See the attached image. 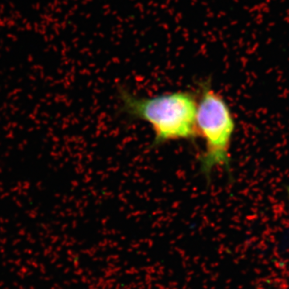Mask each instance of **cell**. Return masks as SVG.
Wrapping results in <instances>:
<instances>
[{
    "mask_svg": "<svg viewBox=\"0 0 289 289\" xmlns=\"http://www.w3.org/2000/svg\"><path fill=\"white\" fill-rule=\"evenodd\" d=\"M118 98L125 114L150 124L154 134V147L170 141L194 142L198 137L197 91L178 90L144 97L121 88Z\"/></svg>",
    "mask_w": 289,
    "mask_h": 289,
    "instance_id": "obj_1",
    "label": "cell"
},
{
    "mask_svg": "<svg viewBox=\"0 0 289 289\" xmlns=\"http://www.w3.org/2000/svg\"><path fill=\"white\" fill-rule=\"evenodd\" d=\"M196 128L198 137L205 142L199 156L201 174L210 179L218 168L230 169V148L236 121L228 104L212 86L211 79L198 85Z\"/></svg>",
    "mask_w": 289,
    "mask_h": 289,
    "instance_id": "obj_2",
    "label": "cell"
}]
</instances>
